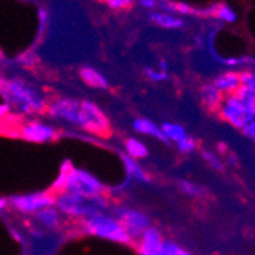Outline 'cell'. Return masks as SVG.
Wrapping results in <instances>:
<instances>
[{"instance_id": "cell-6", "label": "cell", "mask_w": 255, "mask_h": 255, "mask_svg": "<svg viewBox=\"0 0 255 255\" xmlns=\"http://www.w3.org/2000/svg\"><path fill=\"white\" fill-rule=\"evenodd\" d=\"M219 115L225 123L243 130L255 118V109L236 94H229L225 95L219 109Z\"/></svg>"}, {"instance_id": "cell-27", "label": "cell", "mask_w": 255, "mask_h": 255, "mask_svg": "<svg viewBox=\"0 0 255 255\" xmlns=\"http://www.w3.org/2000/svg\"><path fill=\"white\" fill-rule=\"evenodd\" d=\"M145 75L151 80V81H165L168 78L167 72H162V71H154L151 67L145 69Z\"/></svg>"}, {"instance_id": "cell-15", "label": "cell", "mask_w": 255, "mask_h": 255, "mask_svg": "<svg viewBox=\"0 0 255 255\" xmlns=\"http://www.w3.org/2000/svg\"><path fill=\"white\" fill-rule=\"evenodd\" d=\"M133 130L139 134H144V136H150V137H154L157 139V141H162L164 144H170L167 141V137L164 136V133H162L160 127L156 126L151 120L148 118H136L133 121Z\"/></svg>"}, {"instance_id": "cell-38", "label": "cell", "mask_w": 255, "mask_h": 255, "mask_svg": "<svg viewBox=\"0 0 255 255\" xmlns=\"http://www.w3.org/2000/svg\"><path fill=\"white\" fill-rule=\"evenodd\" d=\"M225 63H226V64H236V63H239V61L234 60V58H229V60H225Z\"/></svg>"}, {"instance_id": "cell-17", "label": "cell", "mask_w": 255, "mask_h": 255, "mask_svg": "<svg viewBox=\"0 0 255 255\" xmlns=\"http://www.w3.org/2000/svg\"><path fill=\"white\" fill-rule=\"evenodd\" d=\"M124 150H126V154L130 156L131 159L134 160H139V159H145L148 156V147L145 145V142H142L141 139L137 137H126L124 141Z\"/></svg>"}, {"instance_id": "cell-33", "label": "cell", "mask_w": 255, "mask_h": 255, "mask_svg": "<svg viewBox=\"0 0 255 255\" xmlns=\"http://www.w3.org/2000/svg\"><path fill=\"white\" fill-rule=\"evenodd\" d=\"M243 133L246 134V136H249L251 139H254V141H255V118L243 128Z\"/></svg>"}, {"instance_id": "cell-36", "label": "cell", "mask_w": 255, "mask_h": 255, "mask_svg": "<svg viewBox=\"0 0 255 255\" xmlns=\"http://www.w3.org/2000/svg\"><path fill=\"white\" fill-rule=\"evenodd\" d=\"M8 210V197H0V216Z\"/></svg>"}, {"instance_id": "cell-37", "label": "cell", "mask_w": 255, "mask_h": 255, "mask_svg": "<svg viewBox=\"0 0 255 255\" xmlns=\"http://www.w3.org/2000/svg\"><path fill=\"white\" fill-rule=\"evenodd\" d=\"M167 69H168V63H167L165 60H160V61H159V71L167 72Z\"/></svg>"}, {"instance_id": "cell-10", "label": "cell", "mask_w": 255, "mask_h": 255, "mask_svg": "<svg viewBox=\"0 0 255 255\" xmlns=\"http://www.w3.org/2000/svg\"><path fill=\"white\" fill-rule=\"evenodd\" d=\"M81 110V101L74 98H57L48 104L46 113L48 117L64 124L75 126L78 124V117Z\"/></svg>"}, {"instance_id": "cell-21", "label": "cell", "mask_w": 255, "mask_h": 255, "mask_svg": "<svg viewBox=\"0 0 255 255\" xmlns=\"http://www.w3.org/2000/svg\"><path fill=\"white\" fill-rule=\"evenodd\" d=\"M208 14H211V15H217L219 18L225 20V21H229V23H233L236 21L237 15L236 12L231 9L229 6L226 5H217V6H213L211 9H208Z\"/></svg>"}, {"instance_id": "cell-28", "label": "cell", "mask_w": 255, "mask_h": 255, "mask_svg": "<svg viewBox=\"0 0 255 255\" xmlns=\"http://www.w3.org/2000/svg\"><path fill=\"white\" fill-rule=\"evenodd\" d=\"M240 75V84L249 89H255V74L251 72H242Z\"/></svg>"}, {"instance_id": "cell-18", "label": "cell", "mask_w": 255, "mask_h": 255, "mask_svg": "<svg viewBox=\"0 0 255 255\" xmlns=\"http://www.w3.org/2000/svg\"><path fill=\"white\" fill-rule=\"evenodd\" d=\"M240 86V75L236 72H226L214 81V87H217L225 95L234 94Z\"/></svg>"}, {"instance_id": "cell-14", "label": "cell", "mask_w": 255, "mask_h": 255, "mask_svg": "<svg viewBox=\"0 0 255 255\" xmlns=\"http://www.w3.org/2000/svg\"><path fill=\"white\" fill-rule=\"evenodd\" d=\"M34 220L40 226H43L44 229H49V231H55L61 226V214L55 206L43 208V210H40L38 213L34 214Z\"/></svg>"}, {"instance_id": "cell-2", "label": "cell", "mask_w": 255, "mask_h": 255, "mask_svg": "<svg viewBox=\"0 0 255 255\" xmlns=\"http://www.w3.org/2000/svg\"><path fill=\"white\" fill-rule=\"evenodd\" d=\"M51 191L52 193L67 191V193L83 196L86 199L107 196V188L97 176H94L87 170L69 167V164H66L64 168L61 170L58 179L52 185Z\"/></svg>"}, {"instance_id": "cell-25", "label": "cell", "mask_w": 255, "mask_h": 255, "mask_svg": "<svg viewBox=\"0 0 255 255\" xmlns=\"http://www.w3.org/2000/svg\"><path fill=\"white\" fill-rule=\"evenodd\" d=\"M196 141L193 137H190L188 134L185 136L183 139H180V141L177 142V148L182 151V153H191V151H194L196 150Z\"/></svg>"}, {"instance_id": "cell-12", "label": "cell", "mask_w": 255, "mask_h": 255, "mask_svg": "<svg viewBox=\"0 0 255 255\" xmlns=\"http://www.w3.org/2000/svg\"><path fill=\"white\" fill-rule=\"evenodd\" d=\"M120 157H121V162H123L126 174H127V182H130V180H134L137 183H150L151 182L150 174L141 167V164H139L137 160L131 159L126 153H121Z\"/></svg>"}, {"instance_id": "cell-19", "label": "cell", "mask_w": 255, "mask_h": 255, "mask_svg": "<svg viewBox=\"0 0 255 255\" xmlns=\"http://www.w3.org/2000/svg\"><path fill=\"white\" fill-rule=\"evenodd\" d=\"M148 20H151L154 25L162 26V28H168V29H176L183 25V21L176 18L174 15L164 14V12H150Z\"/></svg>"}, {"instance_id": "cell-20", "label": "cell", "mask_w": 255, "mask_h": 255, "mask_svg": "<svg viewBox=\"0 0 255 255\" xmlns=\"http://www.w3.org/2000/svg\"><path fill=\"white\" fill-rule=\"evenodd\" d=\"M160 130L164 133V136L167 137L168 142H179L180 139H183L187 136V130H185L180 124H174V123H164L160 126Z\"/></svg>"}, {"instance_id": "cell-3", "label": "cell", "mask_w": 255, "mask_h": 255, "mask_svg": "<svg viewBox=\"0 0 255 255\" xmlns=\"http://www.w3.org/2000/svg\"><path fill=\"white\" fill-rule=\"evenodd\" d=\"M55 194L54 206L60 211V214L69 217V219H77L84 220L97 213L106 211L109 208V202L106 197H95V199H86L83 196L67 193V191H58Z\"/></svg>"}, {"instance_id": "cell-11", "label": "cell", "mask_w": 255, "mask_h": 255, "mask_svg": "<svg viewBox=\"0 0 255 255\" xmlns=\"http://www.w3.org/2000/svg\"><path fill=\"white\" fill-rule=\"evenodd\" d=\"M136 242H137L136 249L139 255H157L162 246V242H164V237H162L160 231L150 226L144 231V234Z\"/></svg>"}, {"instance_id": "cell-13", "label": "cell", "mask_w": 255, "mask_h": 255, "mask_svg": "<svg viewBox=\"0 0 255 255\" xmlns=\"http://www.w3.org/2000/svg\"><path fill=\"white\" fill-rule=\"evenodd\" d=\"M223 98H225V94H222L217 87H214V84H205L200 89V101L203 107L206 110H210L211 113L219 112Z\"/></svg>"}, {"instance_id": "cell-23", "label": "cell", "mask_w": 255, "mask_h": 255, "mask_svg": "<svg viewBox=\"0 0 255 255\" xmlns=\"http://www.w3.org/2000/svg\"><path fill=\"white\" fill-rule=\"evenodd\" d=\"M234 94L242 98L245 103L251 104L254 109H255V89H249V87H245V86H240Z\"/></svg>"}, {"instance_id": "cell-22", "label": "cell", "mask_w": 255, "mask_h": 255, "mask_svg": "<svg viewBox=\"0 0 255 255\" xmlns=\"http://www.w3.org/2000/svg\"><path fill=\"white\" fill-rule=\"evenodd\" d=\"M179 188L185 193V194H188L191 197H200L205 194V190L200 187V185L197 183H193L190 180H180L179 182Z\"/></svg>"}, {"instance_id": "cell-5", "label": "cell", "mask_w": 255, "mask_h": 255, "mask_svg": "<svg viewBox=\"0 0 255 255\" xmlns=\"http://www.w3.org/2000/svg\"><path fill=\"white\" fill-rule=\"evenodd\" d=\"M80 231H83L87 236H94L113 243H120V245L133 243L124 231L123 225L120 223V220L113 214H109L106 211L97 213L95 216L81 220Z\"/></svg>"}, {"instance_id": "cell-8", "label": "cell", "mask_w": 255, "mask_h": 255, "mask_svg": "<svg viewBox=\"0 0 255 255\" xmlns=\"http://www.w3.org/2000/svg\"><path fill=\"white\" fill-rule=\"evenodd\" d=\"M78 128L86 133L97 136H109L110 134V123L103 110L92 101H81V110L78 117Z\"/></svg>"}, {"instance_id": "cell-40", "label": "cell", "mask_w": 255, "mask_h": 255, "mask_svg": "<svg viewBox=\"0 0 255 255\" xmlns=\"http://www.w3.org/2000/svg\"><path fill=\"white\" fill-rule=\"evenodd\" d=\"M179 255H191V254H190V252H187V251H183V249H182V251L179 252Z\"/></svg>"}, {"instance_id": "cell-32", "label": "cell", "mask_w": 255, "mask_h": 255, "mask_svg": "<svg viewBox=\"0 0 255 255\" xmlns=\"http://www.w3.org/2000/svg\"><path fill=\"white\" fill-rule=\"evenodd\" d=\"M174 8H176V12H182V14H194V12H197L196 9H193L187 3H176Z\"/></svg>"}, {"instance_id": "cell-1", "label": "cell", "mask_w": 255, "mask_h": 255, "mask_svg": "<svg viewBox=\"0 0 255 255\" xmlns=\"http://www.w3.org/2000/svg\"><path fill=\"white\" fill-rule=\"evenodd\" d=\"M5 103L11 110H17L20 115L31 117V115L44 113L48 109V100L40 94V90L21 78H9L3 81V87L0 90Z\"/></svg>"}, {"instance_id": "cell-16", "label": "cell", "mask_w": 255, "mask_h": 255, "mask_svg": "<svg viewBox=\"0 0 255 255\" xmlns=\"http://www.w3.org/2000/svg\"><path fill=\"white\" fill-rule=\"evenodd\" d=\"M80 77L92 89H107L109 87L107 78L101 72H98L97 69L90 67V66H83L80 69Z\"/></svg>"}, {"instance_id": "cell-39", "label": "cell", "mask_w": 255, "mask_h": 255, "mask_svg": "<svg viewBox=\"0 0 255 255\" xmlns=\"http://www.w3.org/2000/svg\"><path fill=\"white\" fill-rule=\"evenodd\" d=\"M3 81H5V78L0 75V90H2V87H3Z\"/></svg>"}, {"instance_id": "cell-26", "label": "cell", "mask_w": 255, "mask_h": 255, "mask_svg": "<svg viewBox=\"0 0 255 255\" xmlns=\"http://www.w3.org/2000/svg\"><path fill=\"white\" fill-rule=\"evenodd\" d=\"M202 157H203L213 168H216V170H223V164L220 162V159H219L217 156H214L211 151L203 150V151H202Z\"/></svg>"}, {"instance_id": "cell-31", "label": "cell", "mask_w": 255, "mask_h": 255, "mask_svg": "<svg viewBox=\"0 0 255 255\" xmlns=\"http://www.w3.org/2000/svg\"><path fill=\"white\" fill-rule=\"evenodd\" d=\"M157 6L162 11H167V12H176V3L171 2V0H157Z\"/></svg>"}, {"instance_id": "cell-4", "label": "cell", "mask_w": 255, "mask_h": 255, "mask_svg": "<svg viewBox=\"0 0 255 255\" xmlns=\"http://www.w3.org/2000/svg\"><path fill=\"white\" fill-rule=\"evenodd\" d=\"M2 121V124H6L8 127L5 128L6 133H12V136L21 139V141H26L31 144H49L54 142L58 139L60 131L57 130L55 126L48 124L44 121H40L37 118H29V120H23L20 117H17V123H11L8 121V118L5 117Z\"/></svg>"}, {"instance_id": "cell-34", "label": "cell", "mask_w": 255, "mask_h": 255, "mask_svg": "<svg viewBox=\"0 0 255 255\" xmlns=\"http://www.w3.org/2000/svg\"><path fill=\"white\" fill-rule=\"evenodd\" d=\"M9 113H11V107L6 103L0 104V120H3L5 117H8Z\"/></svg>"}, {"instance_id": "cell-29", "label": "cell", "mask_w": 255, "mask_h": 255, "mask_svg": "<svg viewBox=\"0 0 255 255\" xmlns=\"http://www.w3.org/2000/svg\"><path fill=\"white\" fill-rule=\"evenodd\" d=\"M107 5L113 9H124V8H128L133 0H106Z\"/></svg>"}, {"instance_id": "cell-9", "label": "cell", "mask_w": 255, "mask_h": 255, "mask_svg": "<svg viewBox=\"0 0 255 255\" xmlns=\"http://www.w3.org/2000/svg\"><path fill=\"white\" fill-rule=\"evenodd\" d=\"M113 216L120 220V223L123 225L124 231L131 242L137 240L144 234V231L151 226L148 216L142 211L134 210V208H128V206L115 208Z\"/></svg>"}, {"instance_id": "cell-24", "label": "cell", "mask_w": 255, "mask_h": 255, "mask_svg": "<svg viewBox=\"0 0 255 255\" xmlns=\"http://www.w3.org/2000/svg\"><path fill=\"white\" fill-rule=\"evenodd\" d=\"M37 61H38V57L32 51H26V52H23L21 55L17 57V63H20L21 66H25V67H31Z\"/></svg>"}, {"instance_id": "cell-7", "label": "cell", "mask_w": 255, "mask_h": 255, "mask_svg": "<svg viewBox=\"0 0 255 255\" xmlns=\"http://www.w3.org/2000/svg\"><path fill=\"white\" fill-rule=\"evenodd\" d=\"M55 194L51 190L35 191L28 194H14L8 197V208L23 216H34L43 208L54 206Z\"/></svg>"}, {"instance_id": "cell-35", "label": "cell", "mask_w": 255, "mask_h": 255, "mask_svg": "<svg viewBox=\"0 0 255 255\" xmlns=\"http://www.w3.org/2000/svg\"><path fill=\"white\" fill-rule=\"evenodd\" d=\"M137 2L144 8H156L157 6V0H137Z\"/></svg>"}, {"instance_id": "cell-30", "label": "cell", "mask_w": 255, "mask_h": 255, "mask_svg": "<svg viewBox=\"0 0 255 255\" xmlns=\"http://www.w3.org/2000/svg\"><path fill=\"white\" fill-rule=\"evenodd\" d=\"M48 11H46L44 8H40L38 9V23H40V26H38V34H43L44 28H46V23H48Z\"/></svg>"}]
</instances>
